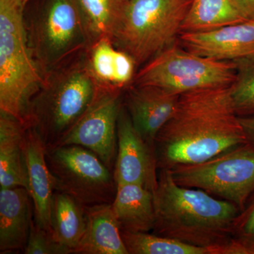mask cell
<instances>
[{
    "mask_svg": "<svg viewBox=\"0 0 254 254\" xmlns=\"http://www.w3.org/2000/svg\"><path fill=\"white\" fill-rule=\"evenodd\" d=\"M23 21L43 76L91 46L78 0H30Z\"/></svg>",
    "mask_w": 254,
    "mask_h": 254,
    "instance_id": "obj_5",
    "label": "cell"
},
{
    "mask_svg": "<svg viewBox=\"0 0 254 254\" xmlns=\"http://www.w3.org/2000/svg\"><path fill=\"white\" fill-rule=\"evenodd\" d=\"M230 87L180 95L173 117L155 138L158 170L202 163L248 141Z\"/></svg>",
    "mask_w": 254,
    "mask_h": 254,
    "instance_id": "obj_1",
    "label": "cell"
},
{
    "mask_svg": "<svg viewBox=\"0 0 254 254\" xmlns=\"http://www.w3.org/2000/svg\"><path fill=\"white\" fill-rule=\"evenodd\" d=\"M236 77L230 86V96L239 118L254 116V58L233 61Z\"/></svg>",
    "mask_w": 254,
    "mask_h": 254,
    "instance_id": "obj_24",
    "label": "cell"
},
{
    "mask_svg": "<svg viewBox=\"0 0 254 254\" xmlns=\"http://www.w3.org/2000/svg\"><path fill=\"white\" fill-rule=\"evenodd\" d=\"M27 127L0 111V187H24L28 190L24 136Z\"/></svg>",
    "mask_w": 254,
    "mask_h": 254,
    "instance_id": "obj_17",
    "label": "cell"
},
{
    "mask_svg": "<svg viewBox=\"0 0 254 254\" xmlns=\"http://www.w3.org/2000/svg\"><path fill=\"white\" fill-rule=\"evenodd\" d=\"M112 205L120 230L149 232L154 229L153 193L142 185L127 184L117 186Z\"/></svg>",
    "mask_w": 254,
    "mask_h": 254,
    "instance_id": "obj_18",
    "label": "cell"
},
{
    "mask_svg": "<svg viewBox=\"0 0 254 254\" xmlns=\"http://www.w3.org/2000/svg\"><path fill=\"white\" fill-rule=\"evenodd\" d=\"M247 141L254 143V116L239 118Z\"/></svg>",
    "mask_w": 254,
    "mask_h": 254,
    "instance_id": "obj_28",
    "label": "cell"
},
{
    "mask_svg": "<svg viewBox=\"0 0 254 254\" xmlns=\"http://www.w3.org/2000/svg\"><path fill=\"white\" fill-rule=\"evenodd\" d=\"M23 0H0V111L25 124L44 76L25 29Z\"/></svg>",
    "mask_w": 254,
    "mask_h": 254,
    "instance_id": "obj_4",
    "label": "cell"
},
{
    "mask_svg": "<svg viewBox=\"0 0 254 254\" xmlns=\"http://www.w3.org/2000/svg\"><path fill=\"white\" fill-rule=\"evenodd\" d=\"M23 253L26 254H68V249L58 243L53 232L40 227L33 220L27 244Z\"/></svg>",
    "mask_w": 254,
    "mask_h": 254,
    "instance_id": "obj_26",
    "label": "cell"
},
{
    "mask_svg": "<svg viewBox=\"0 0 254 254\" xmlns=\"http://www.w3.org/2000/svg\"><path fill=\"white\" fill-rule=\"evenodd\" d=\"M153 233L196 247L211 254H230L236 205L205 190L178 185L171 171L160 169L153 193Z\"/></svg>",
    "mask_w": 254,
    "mask_h": 254,
    "instance_id": "obj_2",
    "label": "cell"
},
{
    "mask_svg": "<svg viewBox=\"0 0 254 254\" xmlns=\"http://www.w3.org/2000/svg\"><path fill=\"white\" fill-rule=\"evenodd\" d=\"M86 229L73 254H128L112 203L85 207Z\"/></svg>",
    "mask_w": 254,
    "mask_h": 254,
    "instance_id": "obj_16",
    "label": "cell"
},
{
    "mask_svg": "<svg viewBox=\"0 0 254 254\" xmlns=\"http://www.w3.org/2000/svg\"><path fill=\"white\" fill-rule=\"evenodd\" d=\"M91 45L102 39L113 42L129 0H78Z\"/></svg>",
    "mask_w": 254,
    "mask_h": 254,
    "instance_id": "obj_21",
    "label": "cell"
},
{
    "mask_svg": "<svg viewBox=\"0 0 254 254\" xmlns=\"http://www.w3.org/2000/svg\"><path fill=\"white\" fill-rule=\"evenodd\" d=\"M117 136L118 151L113 171L117 186L136 184L154 193L158 175L155 150L136 131L124 105L119 115Z\"/></svg>",
    "mask_w": 254,
    "mask_h": 254,
    "instance_id": "obj_11",
    "label": "cell"
},
{
    "mask_svg": "<svg viewBox=\"0 0 254 254\" xmlns=\"http://www.w3.org/2000/svg\"><path fill=\"white\" fill-rule=\"evenodd\" d=\"M88 63L97 81L110 88L125 90L136 74V65L130 55L102 39L87 49Z\"/></svg>",
    "mask_w": 254,
    "mask_h": 254,
    "instance_id": "obj_19",
    "label": "cell"
},
{
    "mask_svg": "<svg viewBox=\"0 0 254 254\" xmlns=\"http://www.w3.org/2000/svg\"><path fill=\"white\" fill-rule=\"evenodd\" d=\"M232 1L247 19L254 21V0H232Z\"/></svg>",
    "mask_w": 254,
    "mask_h": 254,
    "instance_id": "obj_27",
    "label": "cell"
},
{
    "mask_svg": "<svg viewBox=\"0 0 254 254\" xmlns=\"http://www.w3.org/2000/svg\"><path fill=\"white\" fill-rule=\"evenodd\" d=\"M180 95L150 85H129L123 95L126 108L136 131L155 150L159 131L173 117Z\"/></svg>",
    "mask_w": 254,
    "mask_h": 254,
    "instance_id": "obj_12",
    "label": "cell"
},
{
    "mask_svg": "<svg viewBox=\"0 0 254 254\" xmlns=\"http://www.w3.org/2000/svg\"><path fill=\"white\" fill-rule=\"evenodd\" d=\"M236 77L234 62L203 58L178 42L141 66L130 85H150L181 95L206 88L231 86Z\"/></svg>",
    "mask_w": 254,
    "mask_h": 254,
    "instance_id": "obj_7",
    "label": "cell"
},
{
    "mask_svg": "<svg viewBox=\"0 0 254 254\" xmlns=\"http://www.w3.org/2000/svg\"><path fill=\"white\" fill-rule=\"evenodd\" d=\"M28 190L33 205V220L48 231L52 228V209L55 189L46 161V148L41 137L27 127L24 136Z\"/></svg>",
    "mask_w": 254,
    "mask_h": 254,
    "instance_id": "obj_14",
    "label": "cell"
},
{
    "mask_svg": "<svg viewBox=\"0 0 254 254\" xmlns=\"http://www.w3.org/2000/svg\"><path fill=\"white\" fill-rule=\"evenodd\" d=\"M30 0H23V3H24L25 6H26V4H27L28 1H29Z\"/></svg>",
    "mask_w": 254,
    "mask_h": 254,
    "instance_id": "obj_29",
    "label": "cell"
},
{
    "mask_svg": "<svg viewBox=\"0 0 254 254\" xmlns=\"http://www.w3.org/2000/svg\"><path fill=\"white\" fill-rule=\"evenodd\" d=\"M178 43L190 53L218 61L254 58V21L213 31L181 33Z\"/></svg>",
    "mask_w": 254,
    "mask_h": 254,
    "instance_id": "obj_13",
    "label": "cell"
},
{
    "mask_svg": "<svg viewBox=\"0 0 254 254\" xmlns=\"http://www.w3.org/2000/svg\"><path fill=\"white\" fill-rule=\"evenodd\" d=\"M193 0H129L113 43L141 67L178 42Z\"/></svg>",
    "mask_w": 254,
    "mask_h": 254,
    "instance_id": "obj_6",
    "label": "cell"
},
{
    "mask_svg": "<svg viewBox=\"0 0 254 254\" xmlns=\"http://www.w3.org/2000/svg\"><path fill=\"white\" fill-rule=\"evenodd\" d=\"M87 49L45 74L30 103L25 125L39 135L46 150L59 145L103 86L92 73Z\"/></svg>",
    "mask_w": 254,
    "mask_h": 254,
    "instance_id": "obj_3",
    "label": "cell"
},
{
    "mask_svg": "<svg viewBox=\"0 0 254 254\" xmlns=\"http://www.w3.org/2000/svg\"><path fill=\"white\" fill-rule=\"evenodd\" d=\"M170 171L178 185L205 190L242 210L254 192V143L247 141L206 161Z\"/></svg>",
    "mask_w": 254,
    "mask_h": 254,
    "instance_id": "obj_8",
    "label": "cell"
},
{
    "mask_svg": "<svg viewBox=\"0 0 254 254\" xmlns=\"http://www.w3.org/2000/svg\"><path fill=\"white\" fill-rule=\"evenodd\" d=\"M124 90L102 86L91 105L58 146L78 145L93 152L113 172L118 151L117 128Z\"/></svg>",
    "mask_w": 254,
    "mask_h": 254,
    "instance_id": "obj_10",
    "label": "cell"
},
{
    "mask_svg": "<svg viewBox=\"0 0 254 254\" xmlns=\"http://www.w3.org/2000/svg\"><path fill=\"white\" fill-rule=\"evenodd\" d=\"M33 220V205L24 187L0 190V253L23 252Z\"/></svg>",
    "mask_w": 254,
    "mask_h": 254,
    "instance_id": "obj_15",
    "label": "cell"
},
{
    "mask_svg": "<svg viewBox=\"0 0 254 254\" xmlns=\"http://www.w3.org/2000/svg\"><path fill=\"white\" fill-rule=\"evenodd\" d=\"M46 156L55 190L83 208L113 203L117 191L113 172L93 152L66 145L47 150Z\"/></svg>",
    "mask_w": 254,
    "mask_h": 254,
    "instance_id": "obj_9",
    "label": "cell"
},
{
    "mask_svg": "<svg viewBox=\"0 0 254 254\" xmlns=\"http://www.w3.org/2000/svg\"><path fill=\"white\" fill-rule=\"evenodd\" d=\"M247 21L232 0H193L181 33L213 31Z\"/></svg>",
    "mask_w": 254,
    "mask_h": 254,
    "instance_id": "obj_20",
    "label": "cell"
},
{
    "mask_svg": "<svg viewBox=\"0 0 254 254\" xmlns=\"http://www.w3.org/2000/svg\"><path fill=\"white\" fill-rule=\"evenodd\" d=\"M52 228L55 240L73 254L86 229L84 208L69 195L55 190Z\"/></svg>",
    "mask_w": 254,
    "mask_h": 254,
    "instance_id": "obj_22",
    "label": "cell"
},
{
    "mask_svg": "<svg viewBox=\"0 0 254 254\" xmlns=\"http://www.w3.org/2000/svg\"><path fill=\"white\" fill-rule=\"evenodd\" d=\"M232 237L237 254H254V192L235 218Z\"/></svg>",
    "mask_w": 254,
    "mask_h": 254,
    "instance_id": "obj_25",
    "label": "cell"
},
{
    "mask_svg": "<svg viewBox=\"0 0 254 254\" xmlns=\"http://www.w3.org/2000/svg\"><path fill=\"white\" fill-rule=\"evenodd\" d=\"M121 235L128 254H211L209 249L154 233L121 230Z\"/></svg>",
    "mask_w": 254,
    "mask_h": 254,
    "instance_id": "obj_23",
    "label": "cell"
}]
</instances>
